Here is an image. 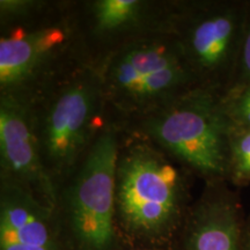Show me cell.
<instances>
[{
  "mask_svg": "<svg viewBox=\"0 0 250 250\" xmlns=\"http://www.w3.org/2000/svg\"><path fill=\"white\" fill-rule=\"evenodd\" d=\"M228 182L250 183V131H230Z\"/></svg>",
  "mask_w": 250,
  "mask_h": 250,
  "instance_id": "8fae6325",
  "label": "cell"
},
{
  "mask_svg": "<svg viewBox=\"0 0 250 250\" xmlns=\"http://www.w3.org/2000/svg\"><path fill=\"white\" fill-rule=\"evenodd\" d=\"M243 250H250V217L245 225V236H243Z\"/></svg>",
  "mask_w": 250,
  "mask_h": 250,
  "instance_id": "5bb4252c",
  "label": "cell"
},
{
  "mask_svg": "<svg viewBox=\"0 0 250 250\" xmlns=\"http://www.w3.org/2000/svg\"><path fill=\"white\" fill-rule=\"evenodd\" d=\"M123 127L111 120L59 190L70 234L79 250H110L116 242V166Z\"/></svg>",
  "mask_w": 250,
  "mask_h": 250,
  "instance_id": "8992f818",
  "label": "cell"
},
{
  "mask_svg": "<svg viewBox=\"0 0 250 250\" xmlns=\"http://www.w3.org/2000/svg\"><path fill=\"white\" fill-rule=\"evenodd\" d=\"M120 125L149 140L204 182H228L232 130L220 94L193 88Z\"/></svg>",
  "mask_w": 250,
  "mask_h": 250,
  "instance_id": "277c9868",
  "label": "cell"
},
{
  "mask_svg": "<svg viewBox=\"0 0 250 250\" xmlns=\"http://www.w3.org/2000/svg\"><path fill=\"white\" fill-rule=\"evenodd\" d=\"M243 85H250V7L245 36H243L241 52H240L239 64H237L236 68L235 79H234L232 87Z\"/></svg>",
  "mask_w": 250,
  "mask_h": 250,
  "instance_id": "4fadbf2b",
  "label": "cell"
},
{
  "mask_svg": "<svg viewBox=\"0 0 250 250\" xmlns=\"http://www.w3.org/2000/svg\"><path fill=\"white\" fill-rule=\"evenodd\" d=\"M250 1H180L173 30L198 88L225 95L235 79Z\"/></svg>",
  "mask_w": 250,
  "mask_h": 250,
  "instance_id": "5b68a950",
  "label": "cell"
},
{
  "mask_svg": "<svg viewBox=\"0 0 250 250\" xmlns=\"http://www.w3.org/2000/svg\"><path fill=\"white\" fill-rule=\"evenodd\" d=\"M191 171L158 146L123 129L116 166V215L134 237L165 239L183 217Z\"/></svg>",
  "mask_w": 250,
  "mask_h": 250,
  "instance_id": "3957f363",
  "label": "cell"
},
{
  "mask_svg": "<svg viewBox=\"0 0 250 250\" xmlns=\"http://www.w3.org/2000/svg\"><path fill=\"white\" fill-rule=\"evenodd\" d=\"M0 96L29 103L83 61L74 2L0 1Z\"/></svg>",
  "mask_w": 250,
  "mask_h": 250,
  "instance_id": "6da1fadb",
  "label": "cell"
},
{
  "mask_svg": "<svg viewBox=\"0 0 250 250\" xmlns=\"http://www.w3.org/2000/svg\"><path fill=\"white\" fill-rule=\"evenodd\" d=\"M28 104L43 165L59 191L111 120L100 71L80 61Z\"/></svg>",
  "mask_w": 250,
  "mask_h": 250,
  "instance_id": "7a4b0ae2",
  "label": "cell"
},
{
  "mask_svg": "<svg viewBox=\"0 0 250 250\" xmlns=\"http://www.w3.org/2000/svg\"><path fill=\"white\" fill-rule=\"evenodd\" d=\"M227 181L205 182L187 214L186 250H243L246 221L237 193Z\"/></svg>",
  "mask_w": 250,
  "mask_h": 250,
  "instance_id": "9c48e42d",
  "label": "cell"
},
{
  "mask_svg": "<svg viewBox=\"0 0 250 250\" xmlns=\"http://www.w3.org/2000/svg\"><path fill=\"white\" fill-rule=\"evenodd\" d=\"M55 212L28 190L0 180V250H61Z\"/></svg>",
  "mask_w": 250,
  "mask_h": 250,
  "instance_id": "30bf717a",
  "label": "cell"
},
{
  "mask_svg": "<svg viewBox=\"0 0 250 250\" xmlns=\"http://www.w3.org/2000/svg\"><path fill=\"white\" fill-rule=\"evenodd\" d=\"M180 1L92 0L74 2L83 61L99 68L118 49L140 37L170 30Z\"/></svg>",
  "mask_w": 250,
  "mask_h": 250,
  "instance_id": "52a82bcc",
  "label": "cell"
},
{
  "mask_svg": "<svg viewBox=\"0 0 250 250\" xmlns=\"http://www.w3.org/2000/svg\"><path fill=\"white\" fill-rule=\"evenodd\" d=\"M0 180L57 210L59 191L43 165L30 105L6 96H0Z\"/></svg>",
  "mask_w": 250,
  "mask_h": 250,
  "instance_id": "ba28073f",
  "label": "cell"
},
{
  "mask_svg": "<svg viewBox=\"0 0 250 250\" xmlns=\"http://www.w3.org/2000/svg\"><path fill=\"white\" fill-rule=\"evenodd\" d=\"M223 104L232 131H250V85L232 87L223 95Z\"/></svg>",
  "mask_w": 250,
  "mask_h": 250,
  "instance_id": "7c38bea8",
  "label": "cell"
}]
</instances>
